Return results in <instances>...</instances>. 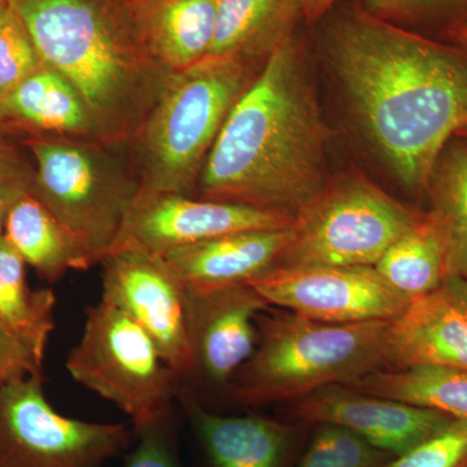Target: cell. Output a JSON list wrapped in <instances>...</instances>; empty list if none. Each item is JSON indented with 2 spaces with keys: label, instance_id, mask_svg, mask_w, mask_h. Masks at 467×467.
Masks as SVG:
<instances>
[{
  "label": "cell",
  "instance_id": "1",
  "mask_svg": "<svg viewBox=\"0 0 467 467\" xmlns=\"http://www.w3.org/2000/svg\"><path fill=\"white\" fill-rule=\"evenodd\" d=\"M310 38L362 131L408 192L425 193L441 150L467 128V48L339 0Z\"/></svg>",
  "mask_w": 467,
  "mask_h": 467
},
{
  "label": "cell",
  "instance_id": "2",
  "mask_svg": "<svg viewBox=\"0 0 467 467\" xmlns=\"http://www.w3.org/2000/svg\"><path fill=\"white\" fill-rule=\"evenodd\" d=\"M304 26L266 61L227 117L193 198L295 217L328 182L326 128Z\"/></svg>",
  "mask_w": 467,
  "mask_h": 467
},
{
  "label": "cell",
  "instance_id": "3",
  "mask_svg": "<svg viewBox=\"0 0 467 467\" xmlns=\"http://www.w3.org/2000/svg\"><path fill=\"white\" fill-rule=\"evenodd\" d=\"M43 64L84 100L95 133L129 146L173 73L140 39L128 0H7Z\"/></svg>",
  "mask_w": 467,
  "mask_h": 467
},
{
  "label": "cell",
  "instance_id": "4",
  "mask_svg": "<svg viewBox=\"0 0 467 467\" xmlns=\"http://www.w3.org/2000/svg\"><path fill=\"white\" fill-rule=\"evenodd\" d=\"M264 66L207 58L171 75L128 146L140 175L138 201L167 193L193 196L227 117Z\"/></svg>",
  "mask_w": 467,
  "mask_h": 467
},
{
  "label": "cell",
  "instance_id": "5",
  "mask_svg": "<svg viewBox=\"0 0 467 467\" xmlns=\"http://www.w3.org/2000/svg\"><path fill=\"white\" fill-rule=\"evenodd\" d=\"M269 309V308H267ZM256 317L257 343L227 392L250 407L292 401L328 386H349L382 370L391 321L334 325L285 312Z\"/></svg>",
  "mask_w": 467,
  "mask_h": 467
},
{
  "label": "cell",
  "instance_id": "6",
  "mask_svg": "<svg viewBox=\"0 0 467 467\" xmlns=\"http://www.w3.org/2000/svg\"><path fill=\"white\" fill-rule=\"evenodd\" d=\"M34 161L32 195L81 236L98 263L115 250L140 195L128 146L99 138H20Z\"/></svg>",
  "mask_w": 467,
  "mask_h": 467
},
{
  "label": "cell",
  "instance_id": "7",
  "mask_svg": "<svg viewBox=\"0 0 467 467\" xmlns=\"http://www.w3.org/2000/svg\"><path fill=\"white\" fill-rule=\"evenodd\" d=\"M423 214L362 175H339L295 217L291 241L276 269L376 266Z\"/></svg>",
  "mask_w": 467,
  "mask_h": 467
},
{
  "label": "cell",
  "instance_id": "8",
  "mask_svg": "<svg viewBox=\"0 0 467 467\" xmlns=\"http://www.w3.org/2000/svg\"><path fill=\"white\" fill-rule=\"evenodd\" d=\"M67 368L76 382L128 414L133 429L173 410L182 384L150 335L103 300L86 309L84 333Z\"/></svg>",
  "mask_w": 467,
  "mask_h": 467
},
{
  "label": "cell",
  "instance_id": "9",
  "mask_svg": "<svg viewBox=\"0 0 467 467\" xmlns=\"http://www.w3.org/2000/svg\"><path fill=\"white\" fill-rule=\"evenodd\" d=\"M43 384L21 377L0 391V467H104L130 447L133 427L63 416Z\"/></svg>",
  "mask_w": 467,
  "mask_h": 467
},
{
  "label": "cell",
  "instance_id": "10",
  "mask_svg": "<svg viewBox=\"0 0 467 467\" xmlns=\"http://www.w3.org/2000/svg\"><path fill=\"white\" fill-rule=\"evenodd\" d=\"M101 300L140 326L181 382L192 379L184 287L159 254L119 245L100 263Z\"/></svg>",
  "mask_w": 467,
  "mask_h": 467
},
{
  "label": "cell",
  "instance_id": "11",
  "mask_svg": "<svg viewBox=\"0 0 467 467\" xmlns=\"http://www.w3.org/2000/svg\"><path fill=\"white\" fill-rule=\"evenodd\" d=\"M250 285L269 306L334 325L393 321L411 301L374 266L281 267Z\"/></svg>",
  "mask_w": 467,
  "mask_h": 467
},
{
  "label": "cell",
  "instance_id": "12",
  "mask_svg": "<svg viewBox=\"0 0 467 467\" xmlns=\"http://www.w3.org/2000/svg\"><path fill=\"white\" fill-rule=\"evenodd\" d=\"M292 223V218L275 212L167 193L137 202L116 248L135 245L162 256L227 234L285 229Z\"/></svg>",
  "mask_w": 467,
  "mask_h": 467
},
{
  "label": "cell",
  "instance_id": "13",
  "mask_svg": "<svg viewBox=\"0 0 467 467\" xmlns=\"http://www.w3.org/2000/svg\"><path fill=\"white\" fill-rule=\"evenodd\" d=\"M295 417L349 430L378 450L401 456L456 418L435 409L378 398L337 384L291 401Z\"/></svg>",
  "mask_w": 467,
  "mask_h": 467
},
{
  "label": "cell",
  "instance_id": "14",
  "mask_svg": "<svg viewBox=\"0 0 467 467\" xmlns=\"http://www.w3.org/2000/svg\"><path fill=\"white\" fill-rule=\"evenodd\" d=\"M193 377L229 386L257 343L256 317L269 304L250 285L211 291L184 288Z\"/></svg>",
  "mask_w": 467,
  "mask_h": 467
},
{
  "label": "cell",
  "instance_id": "15",
  "mask_svg": "<svg viewBox=\"0 0 467 467\" xmlns=\"http://www.w3.org/2000/svg\"><path fill=\"white\" fill-rule=\"evenodd\" d=\"M384 365L392 370L441 367L467 371V281L448 275L389 322Z\"/></svg>",
  "mask_w": 467,
  "mask_h": 467
},
{
  "label": "cell",
  "instance_id": "16",
  "mask_svg": "<svg viewBox=\"0 0 467 467\" xmlns=\"http://www.w3.org/2000/svg\"><path fill=\"white\" fill-rule=\"evenodd\" d=\"M291 236L292 226L227 234L161 257L187 290H220L250 285L275 270Z\"/></svg>",
  "mask_w": 467,
  "mask_h": 467
},
{
  "label": "cell",
  "instance_id": "17",
  "mask_svg": "<svg viewBox=\"0 0 467 467\" xmlns=\"http://www.w3.org/2000/svg\"><path fill=\"white\" fill-rule=\"evenodd\" d=\"M218 0H128L135 29L150 57L171 73L209 57Z\"/></svg>",
  "mask_w": 467,
  "mask_h": 467
},
{
  "label": "cell",
  "instance_id": "18",
  "mask_svg": "<svg viewBox=\"0 0 467 467\" xmlns=\"http://www.w3.org/2000/svg\"><path fill=\"white\" fill-rule=\"evenodd\" d=\"M186 410L209 467H281L290 427L260 416H220L201 407L181 384Z\"/></svg>",
  "mask_w": 467,
  "mask_h": 467
},
{
  "label": "cell",
  "instance_id": "19",
  "mask_svg": "<svg viewBox=\"0 0 467 467\" xmlns=\"http://www.w3.org/2000/svg\"><path fill=\"white\" fill-rule=\"evenodd\" d=\"M3 131L30 135L98 138L84 100L66 77L43 66L0 101Z\"/></svg>",
  "mask_w": 467,
  "mask_h": 467
},
{
  "label": "cell",
  "instance_id": "20",
  "mask_svg": "<svg viewBox=\"0 0 467 467\" xmlns=\"http://www.w3.org/2000/svg\"><path fill=\"white\" fill-rule=\"evenodd\" d=\"M304 26L299 0H218L216 32L207 58L265 64Z\"/></svg>",
  "mask_w": 467,
  "mask_h": 467
},
{
  "label": "cell",
  "instance_id": "21",
  "mask_svg": "<svg viewBox=\"0 0 467 467\" xmlns=\"http://www.w3.org/2000/svg\"><path fill=\"white\" fill-rule=\"evenodd\" d=\"M3 235L48 284H57L70 270H88L99 264L88 243L30 192L9 211Z\"/></svg>",
  "mask_w": 467,
  "mask_h": 467
},
{
  "label": "cell",
  "instance_id": "22",
  "mask_svg": "<svg viewBox=\"0 0 467 467\" xmlns=\"http://www.w3.org/2000/svg\"><path fill=\"white\" fill-rule=\"evenodd\" d=\"M26 261L0 235V327L26 344L39 361L55 330L57 296L50 288L33 290Z\"/></svg>",
  "mask_w": 467,
  "mask_h": 467
},
{
  "label": "cell",
  "instance_id": "23",
  "mask_svg": "<svg viewBox=\"0 0 467 467\" xmlns=\"http://www.w3.org/2000/svg\"><path fill=\"white\" fill-rule=\"evenodd\" d=\"M392 287L413 300L434 290L448 273L444 234L431 212L400 236L376 264Z\"/></svg>",
  "mask_w": 467,
  "mask_h": 467
},
{
  "label": "cell",
  "instance_id": "24",
  "mask_svg": "<svg viewBox=\"0 0 467 467\" xmlns=\"http://www.w3.org/2000/svg\"><path fill=\"white\" fill-rule=\"evenodd\" d=\"M355 391L467 417V371L441 367L378 370L349 384Z\"/></svg>",
  "mask_w": 467,
  "mask_h": 467
},
{
  "label": "cell",
  "instance_id": "25",
  "mask_svg": "<svg viewBox=\"0 0 467 467\" xmlns=\"http://www.w3.org/2000/svg\"><path fill=\"white\" fill-rule=\"evenodd\" d=\"M426 193L444 234L448 273L467 281V138L441 150Z\"/></svg>",
  "mask_w": 467,
  "mask_h": 467
},
{
  "label": "cell",
  "instance_id": "26",
  "mask_svg": "<svg viewBox=\"0 0 467 467\" xmlns=\"http://www.w3.org/2000/svg\"><path fill=\"white\" fill-rule=\"evenodd\" d=\"M368 14L413 32L441 33L467 23V0H358Z\"/></svg>",
  "mask_w": 467,
  "mask_h": 467
},
{
  "label": "cell",
  "instance_id": "27",
  "mask_svg": "<svg viewBox=\"0 0 467 467\" xmlns=\"http://www.w3.org/2000/svg\"><path fill=\"white\" fill-rule=\"evenodd\" d=\"M391 459L349 430L321 425L299 467H383Z\"/></svg>",
  "mask_w": 467,
  "mask_h": 467
},
{
  "label": "cell",
  "instance_id": "28",
  "mask_svg": "<svg viewBox=\"0 0 467 467\" xmlns=\"http://www.w3.org/2000/svg\"><path fill=\"white\" fill-rule=\"evenodd\" d=\"M43 66L26 27L14 11L0 30V101L16 90Z\"/></svg>",
  "mask_w": 467,
  "mask_h": 467
},
{
  "label": "cell",
  "instance_id": "29",
  "mask_svg": "<svg viewBox=\"0 0 467 467\" xmlns=\"http://www.w3.org/2000/svg\"><path fill=\"white\" fill-rule=\"evenodd\" d=\"M383 467H467V417L456 418L441 432L392 457Z\"/></svg>",
  "mask_w": 467,
  "mask_h": 467
},
{
  "label": "cell",
  "instance_id": "30",
  "mask_svg": "<svg viewBox=\"0 0 467 467\" xmlns=\"http://www.w3.org/2000/svg\"><path fill=\"white\" fill-rule=\"evenodd\" d=\"M133 430L135 445L126 456L124 467H183L174 409L149 425Z\"/></svg>",
  "mask_w": 467,
  "mask_h": 467
},
{
  "label": "cell",
  "instance_id": "31",
  "mask_svg": "<svg viewBox=\"0 0 467 467\" xmlns=\"http://www.w3.org/2000/svg\"><path fill=\"white\" fill-rule=\"evenodd\" d=\"M34 161L18 138L0 131V235L5 218L18 199L32 192Z\"/></svg>",
  "mask_w": 467,
  "mask_h": 467
},
{
  "label": "cell",
  "instance_id": "32",
  "mask_svg": "<svg viewBox=\"0 0 467 467\" xmlns=\"http://www.w3.org/2000/svg\"><path fill=\"white\" fill-rule=\"evenodd\" d=\"M43 377V362L32 350L0 327V391L16 378Z\"/></svg>",
  "mask_w": 467,
  "mask_h": 467
},
{
  "label": "cell",
  "instance_id": "33",
  "mask_svg": "<svg viewBox=\"0 0 467 467\" xmlns=\"http://www.w3.org/2000/svg\"><path fill=\"white\" fill-rule=\"evenodd\" d=\"M306 26L317 24L339 0H299Z\"/></svg>",
  "mask_w": 467,
  "mask_h": 467
},
{
  "label": "cell",
  "instance_id": "34",
  "mask_svg": "<svg viewBox=\"0 0 467 467\" xmlns=\"http://www.w3.org/2000/svg\"><path fill=\"white\" fill-rule=\"evenodd\" d=\"M442 41L451 42L453 45L467 48V23L453 27V29L442 36Z\"/></svg>",
  "mask_w": 467,
  "mask_h": 467
},
{
  "label": "cell",
  "instance_id": "35",
  "mask_svg": "<svg viewBox=\"0 0 467 467\" xmlns=\"http://www.w3.org/2000/svg\"><path fill=\"white\" fill-rule=\"evenodd\" d=\"M9 12H11V8H9L7 0H0V30L7 21Z\"/></svg>",
  "mask_w": 467,
  "mask_h": 467
},
{
  "label": "cell",
  "instance_id": "36",
  "mask_svg": "<svg viewBox=\"0 0 467 467\" xmlns=\"http://www.w3.org/2000/svg\"><path fill=\"white\" fill-rule=\"evenodd\" d=\"M457 137H462L467 138V128L462 129V130L460 131L459 135Z\"/></svg>",
  "mask_w": 467,
  "mask_h": 467
},
{
  "label": "cell",
  "instance_id": "37",
  "mask_svg": "<svg viewBox=\"0 0 467 467\" xmlns=\"http://www.w3.org/2000/svg\"><path fill=\"white\" fill-rule=\"evenodd\" d=\"M0 131H3L2 122H0Z\"/></svg>",
  "mask_w": 467,
  "mask_h": 467
}]
</instances>
